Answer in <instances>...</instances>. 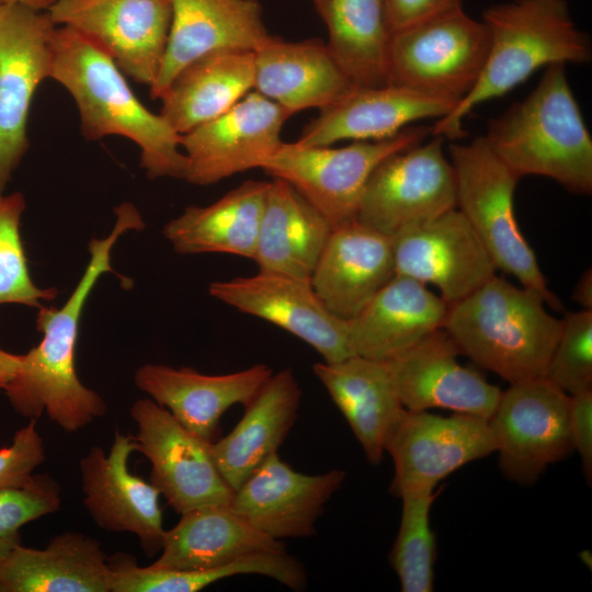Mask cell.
<instances>
[{
  "label": "cell",
  "mask_w": 592,
  "mask_h": 592,
  "mask_svg": "<svg viewBox=\"0 0 592 592\" xmlns=\"http://www.w3.org/2000/svg\"><path fill=\"white\" fill-rule=\"evenodd\" d=\"M112 231L89 243L90 260L69 298L60 308H38L37 330L43 339L21 357L20 367L3 389L13 410L38 419L44 412L65 432H77L106 412L103 398L86 387L76 371V345L81 312L99 277L113 272L112 249L128 230H141L145 223L130 203L115 208Z\"/></svg>",
  "instance_id": "obj_1"
},
{
  "label": "cell",
  "mask_w": 592,
  "mask_h": 592,
  "mask_svg": "<svg viewBox=\"0 0 592 592\" xmlns=\"http://www.w3.org/2000/svg\"><path fill=\"white\" fill-rule=\"evenodd\" d=\"M125 75L95 43L68 26H56L50 39L49 79L72 96L87 140L122 136L140 149L149 179H183L181 135L135 95Z\"/></svg>",
  "instance_id": "obj_2"
},
{
  "label": "cell",
  "mask_w": 592,
  "mask_h": 592,
  "mask_svg": "<svg viewBox=\"0 0 592 592\" xmlns=\"http://www.w3.org/2000/svg\"><path fill=\"white\" fill-rule=\"evenodd\" d=\"M489 31V50L474 88L444 117L431 135L456 139L465 134L463 119L476 106L502 96L537 69L556 64H587L591 42L570 16L566 0H513L482 13Z\"/></svg>",
  "instance_id": "obj_3"
},
{
  "label": "cell",
  "mask_w": 592,
  "mask_h": 592,
  "mask_svg": "<svg viewBox=\"0 0 592 592\" xmlns=\"http://www.w3.org/2000/svg\"><path fill=\"white\" fill-rule=\"evenodd\" d=\"M537 291L494 274L448 305L443 329L476 364L509 384L540 378L562 328Z\"/></svg>",
  "instance_id": "obj_4"
},
{
  "label": "cell",
  "mask_w": 592,
  "mask_h": 592,
  "mask_svg": "<svg viewBox=\"0 0 592 592\" xmlns=\"http://www.w3.org/2000/svg\"><path fill=\"white\" fill-rule=\"evenodd\" d=\"M483 137L519 178L540 175L576 194L592 192V138L566 65L546 67L533 91L492 118Z\"/></svg>",
  "instance_id": "obj_5"
},
{
  "label": "cell",
  "mask_w": 592,
  "mask_h": 592,
  "mask_svg": "<svg viewBox=\"0 0 592 592\" xmlns=\"http://www.w3.org/2000/svg\"><path fill=\"white\" fill-rule=\"evenodd\" d=\"M448 152L456 180V208L488 250L497 270L537 291L549 307L561 309L514 214V193L521 178L493 152L483 136L468 144H451Z\"/></svg>",
  "instance_id": "obj_6"
},
{
  "label": "cell",
  "mask_w": 592,
  "mask_h": 592,
  "mask_svg": "<svg viewBox=\"0 0 592 592\" xmlns=\"http://www.w3.org/2000/svg\"><path fill=\"white\" fill-rule=\"evenodd\" d=\"M431 127L408 126L397 135L344 147L283 143L262 170L291 184L332 228L356 220L361 198L376 167L421 143Z\"/></svg>",
  "instance_id": "obj_7"
},
{
  "label": "cell",
  "mask_w": 592,
  "mask_h": 592,
  "mask_svg": "<svg viewBox=\"0 0 592 592\" xmlns=\"http://www.w3.org/2000/svg\"><path fill=\"white\" fill-rule=\"evenodd\" d=\"M489 31L462 8L391 34L388 83L460 101L476 84L489 50Z\"/></svg>",
  "instance_id": "obj_8"
},
{
  "label": "cell",
  "mask_w": 592,
  "mask_h": 592,
  "mask_svg": "<svg viewBox=\"0 0 592 592\" xmlns=\"http://www.w3.org/2000/svg\"><path fill=\"white\" fill-rule=\"evenodd\" d=\"M434 136L383 160L369 177L357 220L389 237L456 208V180Z\"/></svg>",
  "instance_id": "obj_9"
},
{
  "label": "cell",
  "mask_w": 592,
  "mask_h": 592,
  "mask_svg": "<svg viewBox=\"0 0 592 592\" xmlns=\"http://www.w3.org/2000/svg\"><path fill=\"white\" fill-rule=\"evenodd\" d=\"M56 26L48 11L0 1V194L30 147V110L49 78Z\"/></svg>",
  "instance_id": "obj_10"
},
{
  "label": "cell",
  "mask_w": 592,
  "mask_h": 592,
  "mask_svg": "<svg viewBox=\"0 0 592 592\" xmlns=\"http://www.w3.org/2000/svg\"><path fill=\"white\" fill-rule=\"evenodd\" d=\"M569 395L545 377L510 384L488 419L502 474L536 482L550 464L572 453Z\"/></svg>",
  "instance_id": "obj_11"
},
{
  "label": "cell",
  "mask_w": 592,
  "mask_h": 592,
  "mask_svg": "<svg viewBox=\"0 0 592 592\" xmlns=\"http://www.w3.org/2000/svg\"><path fill=\"white\" fill-rule=\"evenodd\" d=\"M130 417L137 426L135 451L151 465L149 481L177 513L231 502L234 490L216 465L212 442L189 431L151 398L136 400Z\"/></svg>",
  "instance_id": "obj_12"
},
{
  "label": "cell",
  "mask_w": 592,
  "mask_h": 592,
  "mask_svg": "<svg viewBox=\"0 0 592 592\" xmlns=\"http://www.w3.org/2000/svg\"><path fill=\"white\" fill-rule=\"evenodd\" d=\"M47 11L56 25L95 43L125 76L153 84L169 36V0H55Z\"/></svg>",
  "instance_id": "obj_13"
},
{
  "label": "cell",
  "mask_w": 592,
  "mask_h": 592,
  "mask_svg": "<svg viewBox=\"0 0 592 592\" xmlns=\"http://www.w3.org/2000/svg\"><path fill=\"white\" fill-rule=\"evenodd\" d=\"M291 116L275 102L251 91L224 114L181 135L183 179L210 185L262 169L282 147V129Z\"/></svg>",
  "instance_id": "obj_14"
},
{
  "label": "cell",
  "mask_w": 592,
  "mask_h": 592,
  "mask_svg": "<svg viewBox=\"0 0 592 592\" xmlns=\"http://www.w3.org/2000/svg\"><path fill=\"white\" fill-rule=\"evenodd\" d=\"M395 474L390 492L397 497L437 483L466 464L496 452L488 419L429 410L405 409L386 445Z\"/></svg>",
  "instance_id": "obj_15"
},
{
  "label": "cell",
  "mask_w": 592,
  "mask_h": 592,
  "mask_svg": "<svg viewBox=\"0 0 592 592\" xmlns=\"http://www.w3.org/2000/svg\"><path fill=\"white\" fill-rule=\"evenodd\" d=\"M209 295L243 314L273 323L315 349L325 362L353 354L349 320L333 315L310 280L259 271L250 276L215 281Z\"/></svg>",
  "instance_id": "obj_16"
},
{
  "label": "cell",
  "mask_w": 592,
  "mask_h": 592,
  "mask_svg": "<svg viewBox=\"0 0 592 592\" xmlns=\"http://www.w3.org/2000/svg\"><path fill=\"white\" fill-rule=\"evenodd\" d=\"M395 273L439 288L452 305L465 298L497 271L488 250L453 208L392 237Z\"/></svg>",
  "instance_id": "obj_17"
},
{
  "label": "cell",
  "mask_w": 592,
  "mask_h": 592,
  "mask_svg": "<svg viewBox=\"0 0 592 592\" xmlns=\"http://www.w3.org/2000/svg\"><path fill=\"white\" fill-rule=\"evenodd\" d=\"M133 452V436L117 430L109 454L100 446L90 447L79 462L83 504L100 528L134 534L151 557L160 553L166 532L160 492L129 471Z\"/></svg>",
  "instance_id": "obj_18"
},
{
  "label": "cell",
  "mask_w": 592,
  "mask_h": 592,
  "mask_svg": "<svg viewBox=\"0 0 592 592\" xmlns=\"http://www.w3.org/2000/svg\"><path fill=\"white\" fill-rule=\"evenodd\" d=\"M459 354L455 342L441 328L385 362L403 408H440L489 419L502 391L462 365Z\"/></svg>",
  "instance_id": "obj_19"
},
{
  "label": "cell",
  "mask_w": 592,
  "mask_h": 592,
  "mask_svg": "<svg viewBox=\"0 0 592 592\" xmlns=\"http://www.w3.org/2000/svg\"><path fill=\"white\" fill-rule=\"evenodd\" d=\"M346 473L331 469L307 475L294 470L277 453L270 455L234 491L231 508L274 539L306 538Z\"/></svg>",
  "instance_id": "obj_20"
},
{
  "label": "cell",
  "mask_w": 592,
  "mask_h": 592,
  "mask_svg": "<svg viewBox=\"0 0 592 592\" xmlns=\"http://www.w3.org/2000/svg\"><path fill=\"white\" fill-rule=\"evenodd\" d=\"M171 24L159 73L149 88L160 99L175 76L196 59L221 50L255 52L270 34L258 0H169Z\"/></svg>",
  "instance_id": "obj_21"
},
{
  "label": "cell",
  "mask_w": 592,
  "mask_h": 592,
  "mask_svg": "<svg viewBox=\"0 0 592 592\" xmlns=\"http://www.w3.org/2000/svg\"><path fill=\"white\" fill-rule=\"evenodd\" d=\"M458 101L407 87L352 86L308 123L297 144L332 146L343 140L371 141L392 137L420 119L446 116Z\"/></svg>",
  "instance_id": "obj_22"
},
{
  "label": "cell",
  "mask_w": 592,
  "mask_h": 592,
  "mask_svg": "<svg viewBox=\"0 0 592 592\" xmlns=\"http://www.w3.org/2000/svg\"><path fill=\"white\" fill-rule=\"evenodd\" d=\"M272 374L265 364L221 375L203 374L192 367L145 364L136 371L134 382L184 428L213 443L223 414L234 405L247 406Z\"/></svg>",
  "instance_id": "obj_23"
},
{
  "label": "cell",
  "mask_w": 592,
  "mask_h": 592,
  "mask_svg": "<svg viewBox=\"0 0 592 592\" xmlns=\"http://www.w3.org/2000/svg\"><path fill=\"white\" fill-rule=\"evenodd\" d=\"M395 274L392 238L356 219L332 228L310 283L333 315L351 320Z\"/></svg>",
  "instance_id": "obj_24"
},
{
  "label": "cell",
  "mask_w": 592,
  "mask_h": 592,
  "mask_svg": "<svg viewBox=\"0 0 592 592\" xmlns=\"http://www.w3.org/2000/svg\"><path fill=\"white\" fill-rule=\"evenodd\" d=\"M447 308L425 284L395 274L349 320L353 354L387 362L443 328Z\"/></svg>",
  "instance_id": "obj_25"
},
{
  "label": "cell",
  "mask_w": 592,
  "mask_h": 592,
  "mask_svg": "<svg viewBox=\"0 0 592 592\" xmlns=\"http://www.w3.org/2000/svg\"><path fill=\"white\" fill-rule=\"evenodd\" d=\"M166 530L159 557L151 567L194 571L216 568L255 554H283L282 540L272 538L229 504H213L180 514Z\"/></svg>",
  "instance_id": "obj_26"
},
{
  "label": "cell",
  "mask_w": 592,
  "mask_h": 592,
  "mask_svg": "<svg viewBox=\"0 0 592 592\" xmlns=\"http://www.w3.org/2000/svg\"><path fill=\"white\" fill-rule=\"evenodd\" d=\"M352 86L320 39L289 42L272 36L254 52L253 90L291 115L321 110Z\"/></svg>",
  "instance_id": "obj_27"
},
{
  "label": "cell",
  "mask_w": 592,
  "mask_h": 592,
  "mask_svg": "<svg viewBox=\"0 0 592 592\" xmlns=\"http://www.w3.org/2000/svg\"><path fill=\"white\" fill-rule=\"evenodd\" d=\"M312 372L345 418L367 460L378 465L405 410L385 362L354 354L316 363Z\"/></svg>",
  "instance_id": "obj_28"
},
{
  "label": "cell",
  "mask_w": 592,
  "mask_h": 592,
  "mask_svg": "<svg viewBox=\"0 0 592 592\" xmlns=\"http://www.w3.org/2000/svg\"><path fill=\"white\" fill-rule=\"evenodd\" d=\"M301 390L291 368L273 373L236 426L212 443L216 465L236 491L280 446L294 426L300 407Z\"/></svg>",
  "instance_id": "obj_29"
},
{
  "label": "cell",
  "mask_w": 592,
  "mask_h": 592,
  "mask_svg": "<svg viewBox=\"0 0 592 592\" xmlns=\"http://www.w3.org/2000/svg\"><path fill=\"white\" fill-rule=\"evenodd\" d=\"M102 545L67 531L43 549L16 545L0 562V592H111Z\"/></svg>",
  "instance_id": "obj_30"
},
{
  "label": "cell",
  "mask_w": 592,
  "mask_h": 592,
  "mask_svg": "<svg viewBox=\"0 0 592 592\" xmlns=\"http://www.w3.org/2000/svg\"><path fill=\"white\" fill-rule=\"evenodd\" d=\"M331 230L291 184L272 178L252 260L259 271L310 280Z\"/></svg>",
  "instance_id": "obj_31"
},
{
  "label": "cell",
  "mask_w": 592,
  "mask_h": 592,
  "mask_svg": "<svg viewBox=\"0 0 592 592\" xmlns=\"http://www.w3.org/2000/svg\"><path fill=\"white\" fill-rule=\"evenodd\" d=\"M269 181L248 180L207 206H189L163 227L180 254L253 258Z\"/></svg>",
  "instance_id": "obj_32"
},
{
  "label": "cell",
  "mask_w": 592,
  "mask_h": 592,
  "mask_svg": "<svg viewBox=\"0 0 592 592\" xmlns=\"http://www.w3.org/2000/svg\"><path fill=\"white\" fill-rule=\"evenodd\" d=\"M253 83L254 52H215L175 76L160 98L159 114L182 135L230 110Z\"/></svg>",
  "instance_id": "obj_33"
},
{
  "label": "cell",
  "mask_w": 592,
  "mask_h": 592,
  "mask_svg": "<svg viewBox=\"0 0 592 592\" xmlns=\"http://www.w3.org/2000/svg\"><path fill=\"white\" fill-rule=\"evenodd\" d=\"M310 1L327 27V47L351 83L387 84L391 32L384 0Z\"/></svg>",
  "instance_id": "obj_34"
},
{
  "label": "cell",
  "mask_w": 592,
  "mask_h": 592,
  "mask_svg": "<svg viewBox=\"0 0 592 592\" xmlns=\"http://www.w3.org/2000/svg\"><path fill=\"white\" fill-rule=\"evenodd\" d=\"M439 493L434 489H422L399 497L402 501L401 519L390 551V563L403 592L433 591L436 540L430 512Z\"/></svg>",
  "instance_id": "obj_35"
},
{
  "label": "cell",
  "mask_w": 592,
  "mask_h": 592,
  "mask_svg": "<svg viewBox=\"0 0 592 592\" xmlns=\"http://www.w3.org/2000/svg\"><path fill=\"white\" fill-rule=\"evenodd\" d=\"M25 207L22 193L0 194V305L39 308L58 292L54 287L39 288L31 277L20 231Z\"/></svg>",
  "instance_id": "obj_36"
},
{
  "label": "cell",
  "mask_w": 592,
  "mask_h": 592,
  "mask_svg": "<svg viewBox=\"0 0 592 592\" xmlns=\"http://www.w3.org/2000/svg\"><path fill=\"white\" fill-rule=\"evenodd\" d=\"M544 377L569 396L592 390V309L565 315Z\"/></svg>",
  "instance_id": "obj_37"
},
{
  "label": "cell",
  "mask_w": 592,
  "mask_h": 592,
  "mask_svg": "<svg viewBox=\"0 0 592 592\" xmlns=\"http://www.w3.org/2000/svg\"><path fill=\"white\" fill-rule=\"evenodd\" d=\"M60 503L59 485L46 474L25 487L0 490V562L21 544L25 524L58 511Z\"/></svg>",
  "instance_id": "obj_38"
},
{
  "label": "cell",
  "mask_w": 592,
  "mask_h": 592,
  "mask_svg": "<svg viewBox=\"0 0 592 592\" xmlns=\"http://www.w3.org/2000/svg\"><path fill=\"white\" fill-rule=\"evenodd\" d=\"M37 419L19 429L12 443L0 448V490L30 485L37 467L45 460L43 439L37 431Z\"/></svg>",
  "instance_id": "obj_39"
},
{
  "label": "cell",
  "mask_w": 592,
  "mask_h": 592,
  "mask_svg": "<svg viewBox=\"0 0 592 592\" xmlns=\"http://www.w3.org/2000/svg\"><path fill=\"white\" fill-rule=\"evenodd\" d=\"M569 426L587 481L592 478V390L569 396Z\"/></svg>",
  "instance_id": "obj_40"
},
{
  "label": "cell",
  "mask_w": 592,
  "mask_h": 592,
  "mask_svg": "<svg viewBox=\"0 0 592 592\" xmlns=\"http://www.w3.org/2000/svg\"><path fill=\"white\" fill-rule=\"evenodd\" d=\"M391 34L447 11L462 8V0H384Z\"/></svg>",
  "instance_id": "obj_41"
},
{
  "label": "cell",
  "mask_w": 592,
  "mask_h": 592,
  "mask_svg": "<svg viewBox=\"0 0 592 592\" xmlns=\"http://www.w3.org/2000/svg\"><path fill=\"white\" fill-rule=\"evenodd\" d=\"M22 355L9 353L0 349V389H4L7 385L15 376Z\"/></svg>",
  "instance_id": "obj_42"
},
{
  "label": "cell",
  "mask_w": 592,
  "mask_h": 592,
  "mask_svg": "<svg viewBox=\"0 0 592 592\" xmlns=\"http://www.w3.org/2000/svg\"><path fill=\"white\" fill-rule=\"evenodd\" d=\"M573 299L583 307L592 309V271L587 270L579 278L574 291Z\"/></svg>",
  "instance_id": "obj_43"
},
{
  "label": "cell",
  "mask_w": 592,
  "mask_h": 592,
  "mask_svg": "<svg viewBox=\"0 0 592 592\" xmlns=\"http://www.w3.org/2000/svg\"><path fill=\"white\" fill-rule=\"evenodd\" d=\"M9 2H19L37 10L47 11L55 0H0Z\"/></svg>",
  "instance_id": "obj_44"
}]
</instances>
